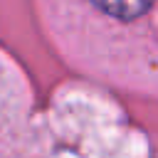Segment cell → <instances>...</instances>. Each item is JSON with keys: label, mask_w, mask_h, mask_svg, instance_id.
Wrapping results in <instances>:
<instances>
[{"label": "cell", "mask_w": 158, "mask_h": 158, "mask_svg": "<svg viewBox=\"0 0 158 158\" xmlns=\"http://www.w3.org/2000/svg\"><path fill=\"white\" fill-rule=\"evenodd\" d=\"M91 2L106 15L118 17V20H136L146 15L153 5V0H91Z\"/></svg>", "instance_id": "cell-1"}]
</instances>
